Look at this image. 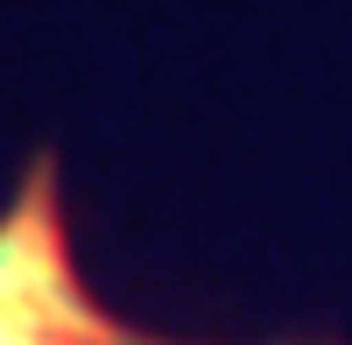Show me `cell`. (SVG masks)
Masks as SVG:
<instances>
[{"mask_svg":"<svg viewBox=\"0 0 352 345\" xmlns=\"http://www.w3.org/2000/svg\"><path fill=\"white\" fill-rule=\"evenodd\" d=\"M0 345H148L85 289L64 233L56 162L28 169L21 197L0 219Z\"/></svg>","mask_w":352,"mask_h":345,"instance_id":"1","label":"cell"}]
</instances>
